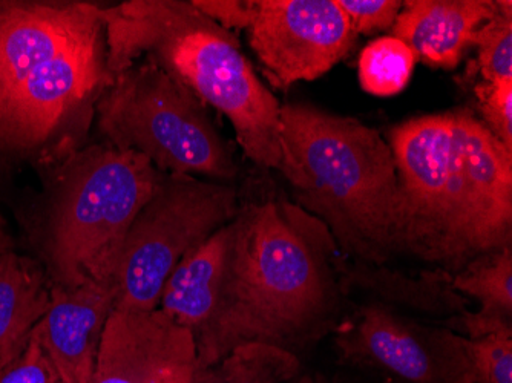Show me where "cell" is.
<instances>
[{
  "mask_svg": "<svg viewBox=\"0 0 512 383\" xmlns=\"http://www.w3.org/2000/svg\"><path fill=\"white\" fill-rule=\"evenodd\" d=\"M477 57L463 74V82H512V2H499L496 16L486 22L476 36Z\"/></svg>",
  "mask_w": 512,
  "mask_h": 383,
  "instance_id": "ffe728a7",
  "label": "cell"
},
{
  "mask_svg": "<svg viewBox=\"0 0 512 383\" xmlns=\"http://www.w3.org/2000/svg\"><path fill=\"white\" fill-rule=\"evenodd\" d=\"M247 31L250 48L278 89L329 73L358 37L336 0H253Z\"/></svg>",
  "mask_w": 512,
  "mask_h": 383,
  "instance_id": "30bf717a",
  "label": "cell"
},
{
  "mask_svg": "<svg viewBox=\"0 0 512 383\" xmlns=\"http://www.w3.org/2000/svg\"><path fill=\"white\" fill-rule=\"evenodd\" d=\"M192 5L224 30H249L253 0H192Z\"/></svg>",
  "mask_w": 512,
  "mask_h": 383,
  "instance_id": "d4e9b609",
  "label": "cell"
},
{
  "mask_svg": "<svg viewBox=\"0 0 512 383\" xmlns=\"http://www.w3.org/2000/svg\"><path fill=\"white\" fill-rule=\"evenodd\" d=\"M111 80L99 5L0 0V152L73 151Z\"/></svg>",
  "mask_w": 512,
  "mask_h": 383,
  "instance_id": "3957f363",
  "label": "cell"
},
{
  "mask_svg": "<svg viewBox=\"0 0 512 383\" xmlns=\"http://www.w3.org/2000/svg\"><path fill=\"white\" fill-rule=\"evenodd\" d=\"M497 10L499 2L494 0H408L391 36L407 43L425 65L454 69Z\"/></svg>",
  "mask_w": 512,
  "mask_h": 383,
  "instance_id": "4fadbf2b",
  "label": "cell"
},
{
  "mask_svg": "<svg viewBox=\"0 0 512 383\" xmlns=\"http://www.w3.org/2000/svg\"><path fill=\"white\" fill-rule=\"evenodd\" d=\"M240 209L237 189L229 183L161 172L154 195L126 235L112 281L114 308H158L178 262L234 221Z\"/></svg>",
  "mask_w": 512,
  "mask_h": 383,
  "instance_id": "ba28073f",
  "label": "cell"
},
{
  "mask_svg": "<svg viewBox=\"0 0 512 383\" xmlns=\"http://www.w3.org/2000/svg\"><path fill=\"white\" fill-rule=\"evenodd\" d=\"M480 120L512 152V82L474 83Z\"/></svg>",
  "mask_w": 512,
  "mask_h": 383,
  "instance_id": "44dd1931",
  "label": "cell"
},
{
  "mask_svg": "<svg viewBox=\"0 0 512 383\" xmlns=\"http://www.w3.org/2000/svg\"><path fill=\"white\" fill-rule=\"evenodd\" d=\"M50 301V278L36 261L16 249L0 258V368L25 350Z\"/></svg>",
  "mask_w": 512,
  "mask_h": 383,
  "instance_id": "2e32d148",
  "label": "cell"
},
{
  "mask_svg": "<svg viewBox=\"0 0 512 383\" xmlns=\"http://www.w3.org/2000/svg\"><path fill=\"white\" fill-rule=\"evenodd\" d=\"M451 287L463 298L479 302V310L457 319L454 331L470 341L512 334V247L471 262L451 276Z\"/></svg>",
  "mask_w": 512,
  "mask_h": 383,
  "instance_id": "e0dca14e",
  "label": "cell"
},
{
  "mask_svg": "<svg viewBox=\"0 0 512 383\" xmlns=\"http://www.w3.org/2000/svg\"><path fill=\"white\" fill-rule=\"evenodd\" d=\"M336 4L352 23L355 33L362 36L391 30L404 7L401 0H336Z\"/></svg>",
  "mask_w": 512,
  "mask_h": 383,
  "instance_id": "603a6c76",
  "label": "cell"
},
{
  "mask_svg": "<svg viewBox=\"0 0 512 383\" xmlns=\"http://www.w3.org/2000/svg\"><path fill=\"white\" fill-rule=\"evenodd\" d=\"M112 79L142 54L229 120L256 166L281 164V105L261 83L230 31L191 2L129 0L100 7Z\"/></svg>",
  "mask_w": 512,
  "mask_h": 383,
  "instance_id": "277c9868",
  "label": "cell"
},
{
  "mask_svg": "<svg viewBox=\"0 0 512 383\" xmlns=\"http://www.w3.org/2000/svg\"><path fill=\"white\" fill-rule=\"evenodd\" d=\"M13 249V238H11L10 233H8L7 224H5V221L0 217V258Z\"/></svg>",
  "mask_w": 512,
  "mask_h": 383,
  "instance_id": "484cf974",
  "label": "cell"
},
{
  "mask_svg": "<svg viewBox=\"0 0 512 383\" xmlns=\"http://www.w3.org/2000/svg\"><path fill=\"white\" fill-rule=\"evenodd\" d=\"M112 284H51V301L33 333L62 383H92L103 328L114 310Z\"/></svg>",
  "mask_w": 512,
  "mask_h": 383,
  "instance_id": "7c38bea8",
  "label": "cell"
},
{
  "mask_svg": "<svg viewBox=\"0 0 512 383\" xmlns=\"http://www.w3.org/2000/svg\"><path fill=\"white\" fill-rule=\"evenodd\" d=\"M339 361L384 383H474L473 345L444 325L367 301L333 333Z\"/></svg>",
  "mask_w": 512,
  "mask_h": 383,
  "instance_id": "9c48e42d",
  "label": "cell"
},
{
  "mask_svg": "<svg viewBox=\"0 0 512 383\" xmlns=\"http://www.w3.org/2000/svg\"><path fill=\"white\" fill-rule=\"evenodd\" d=\"M211 322L195 339L198 370L238 345L299 351L344 319V256L329 229L286 200L241 204Z\"/></svg>",
  "mask_w": 512,
  "mask_h": 383,
  "instance_id": "6da1fadb",
  "label": "cell"
},
{
  "mask_svg": "<svg viewBox=\"0 0 512 383\" xmlns=\"http://www.w3.org/2000/svg\"><path fill=\"white\" fill-rule=\"evenodd\" d=\"M416 56L410 46L393 36L368 43L359 56V83L368 94L391 97L407 88Z\"/></svg>",
  "mask_w": 512,
  "mask_h": 383,
  "instance_id": "d6986e66",
  "label": "cell"
},
{
  "mask_svg": "<svg viewBox=\"0 0 512 383\" xmlns=\"http://www.w3.org/2000/svg\"><path fill=\"white\" fill-rule=\"evenodd\" d=\"M57 160L43 236L46 275L69 289L112 284L129 227L154 195L161 172L145 155L106 141Z\"/></svg>",
  "mask_w": 512,
  "mask_h": 383,
  "instance_id": "8992f818",
  "label": "cell"
},
{
  "mask_svg": "<svg viewBox=\"0 0 512 383\" xmlns=\"http://www.w3.org/2000/svg\"><path fill=\"white\" fill-rule=\"evenodd\" d=\"M476 380L474 383H512V334H491L471 341Z\"/></svg>",
  "mask_w": 512,
  "mask_h": 383,
  "instance_id": "7402d4cb",
  "label": "cell"
},
{
  "mask_svg": "<svg viewBox=\"0 0 512 383\" xmlns=\"http://www.w3.org/2000/svg\"><path fill=\"white\" fill-rule=\"evenodd\" d=\"M287 383H325L321 377L310 376V374H299L295 379L289 380Z\"/></svg>",
  "mask_w": 512,
  "mask_h": 383,
  "instance_id": "4316f807",
  "label": "cell"
},
{
  "mask_svg": "<svg viewBox=\"0 0 512 383\" xmlns=\"http://www.w3.org/2000/svg\"><path fill=\"white\" fill-rule=\"evenodd\" d=\"M279 138L278 172L296 206L329 229L342 256L387 266L398 172L381 132L310 103H286Z\"/></svg>",
  "mask_w": 512,
  "mask_h": 383,
  "instance_id": "5b68a950",
  "label": "cell"
},
{
  "mask_svg": "<svg viewBox=\"0 0 512 383\" xmlns=\"http://www.w3.org/2000/svg\"><path fill=\"white\" fill-rule=\"evenodd\" d=\"M345 295L358 292L368 301L381 302L422 321L453 330L457 319L470 311V302L451 287V276L433 270L419 278L394 272L387 266L353 262L342 273Z\"/></svg>",
  "mask_w": 512,
  "mask_h": 383,
  "instance_id": "5bb4252c",
  "label": "cell"
},
{
  "mask_svg": "<svg viewBox=\"0 0 512 383\" xmlns=\"http://www.w3.org/2000/svg\"><path fill=\"white\" fill-rule=\"evenodd\" d=\"M0 383H62L34 333L14 361L0 368Z\"/></svg>",
  "mask_w": 512,
  "mask_h": 383,
  "instance_id": "cb8c5ba5",
  "label": "cell"
},
{
  "mask_svg": "<svg viewBox=\"0 0 512 383\" xmlns=\"http://www.w3.org/2000/svg\"><path fill=\"white\" fill-rule=\"evenodd\" d=\"M385 140L398 172L393 258L453 276L512 247V152L473 109L408 118Z\"/></svg>",
  "mask_w": 512,
  "mask_h": 383,
  "instance_id": "7a4b0ae2",
  "label": "cell"
},
{
  "mask_svg": "<svg viewBox=\"0 0 512 383\" xmlns=\"http://www.w3.org/2000/svg\"><path fill=\"white\" fill-rule=\"evenodd\" d=\"M301 374L296 354L275 345H238L211 367L201 368L191 383H287Z\"/></svg>",
  "mask_w": 512,
  "mask_h": 383,
  "instance_id": "ac0fdd59",
  "label": "cell"
},
{
  "mask_svg": "<svg viewBox=\"0 0 512 383\" xmlns=\"http://www.w3.org/2000/svg\"><path fill=\"white\" fill-rule=\"evenodd\" d=\"M106 143L145 155L163 174L229 183L238 164L204 103L154 60L117 74L96 103Z\"/></svg>",
  "mask_w": 512,
  "mask_h": 383,
  "instance_id": "52a82bcc",
  "label": "cell"
},
{
  "mask_svg": "<svg viewBox=\"0 0 512 383\" xmlns=\"http://www.w3.org/2000/svg\"><path fill=\"white\" fill-rule=\"evenodd\" d=\"M232 221L184 256L166 279L160 308L197 339L211 322L220 296Z\"/></svg>",
  "mask_w": 512,
  "mask_h": 383,
  "instance_id": "9a60e30c",
  "label": "cell"
},
{
  "mask_svg": "<svg viewBox=\"0 0 512 383\" xmlns=\"http://www.w3.org/2000/svg\"><path fill=\"white\" fill-rule=\"evenodd\" d=\"M198 371L194 334L160 308L111 311L92 383H191Z\"/></svg>",
  "mask_w": 512,
  "mask_h": 383,
  "instance_id": "8fae6325",
  "label": "cell"
}]
</instances>
